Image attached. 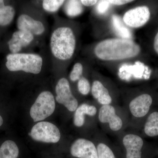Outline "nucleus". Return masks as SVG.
<instances>
[{
	"mask_svg": "<svg viewBox=\"0 0 158 158\" xmlns=\"http://www.w3.org/2000/svg\"><path fill=\"white\" fill-rule=\"evenodd\" d=\"M56 109V102L52 94L44 91L40 94L30 110V116L34 121L44 120L52 115Z\"/></svg>",
	"mask_w": 158,
	"mask_h": 158,
	"instance_id": "7",
	"label": "nucleus"
},
{
	"mask_svg": "<svg viewBox=\"0 0 158 158\" xmlns=\"http://www.w3.org/2000/svg\"><path fill=\"white\" fill-rule=\"evenodd\" d=\"M100 106L96 105L83 103L78 106L74 113L73 122L75 126L81 128L85 126L87 116L98 113Z\"/></svg>",
	"mask_w": 158,
	"mask_h": 158,
	"instance_id": "16",
	"label": "nucleus"
},
{
	"mask_svg": "<svg viewBox=\"0 0 158 158\" xmlns=\"http://www.w3.org/2000/svg\"><path fill=\"white\" fill-rule=\"evenodd\" d=\"M3 119L2 117V116L0 115V127L3 124Z\"/></svg>",
	"mask_w": 158,
	"mask_h": 158,
	"instance_id": "29",
	"label": "nucleus"
},
{
	"mask_svg": "<svg viewBox=\"0 0 158 158\" xmlns=\"http://www.w3.org/2000/svg\"><path fill=\"white\" fill-rule=\"evenodd\" d=\"M141 52L138 44L131 39L110 38L99 43L94 52L98 59L103 61H118L135 58Z\"/></svg>",
	"mask_w": 158,
	"mask_h": 158,
	"instance_id": "1",
	"label": "nucleus"
},
{
	"mask_svg": "<svg viewBox=\"0 0 158 158\" xmlns=\"http://www.w3.org/2000/svg\"><path fill=\"white\" fill-rule=\"evenodd\" d=\"M15 10L11 6H5L4 1L0 0V26L8 25L14 19Z\"/></svg>",
	"mask_w": 158,
	"mask_h": 158,
	"instance_id": "20",
	"label": "nucleus"
},
{
	"mask_svg": "<svg viewBox=\"0 0 158 158\" xmlns=\"http://www.w3.org/2000/svg\"><path fill=\"white\" fill-rule=\"evenodd\" d=\"M19 154L17 144L11 140L5 141L0 147V158H17Z\"/></svg>",
	"mask_w": 158,
	"mask_h": 158,
	"instance_id": "18",
	"label": "nucleus"
},
{
	"mask_svg": "<svg viewBox=\"0 0 158 158\" xmlns=\"http://www.w3.org/2000/svg\"><path fill=\"white\" fill-rule=\"evenodd\" d=\"M64 2L65 1L62 0H44L43 1V8L48 12H56Z\"/></svg>",
	"mask_w": 158,
	"mask_h": 158,
	"instance_id": "22",
	"label": "nucleus"
},
{
	"mask_svg": "<svg viewBox=\"0 0 158 158\" xmlns=\"http://www.w3.org/2000/svg\"><path fill=\"white\" fill-rule=\"evenodd\" d=\"M34 39V35L28 31H15L8 42L9 50L12 54L18 53L23 48L29 45Z\"/></svg>",
	"mask_w": 158,
	"mask_h": 158,
	"instance_id": "13",
	"label": "nucleus"
},
{
	"mask_svg": "<svg viewBox=\"0 0 158 158\" xmlns=\"http://www.w3.org/2000/svg\"><path fill=\"white\" fill-rule=\"evenodd\" d=\"M91 85L88 79L85 77H82L77 82V88L78 91L83 95H87L91 91Z\"/></svg>",
	"mask_w": 158,
	"mask_h": 158,
	"instance_id": "23",
	"label": "nucleus"
},
{
	"mask_svg": "<svg viewBox=\"0 0 158 158\" xmlns=\"http://www.w3.org/2000/svg\"><path fill=\"white\" fill-rule=\"evenodd\" d=\"M91 92L94 98L99 106L117 104L110 89L99 80H94L92 83Z\"/></svg>",
	"mask_w": 158,
	"mask_h": 158,
	"instance_id": "12",
	"label": "nucleus"
},
{
	"mask_svg": "<svg viewBox=\"0 0 158 158\" xmlns=\"http://www.w3.org/2000/svg\"><path fill=\"white\" fill-rule=\"evenodd\" d=\"M133 1L130 0H113V1H109V3L111 5H116V6H122L133 2Z\"/></svg>",
	"mask_w": 158,
	"mask_h": 158,
	"instance_id": "26",
	"label": "nucleus"
},
{
	"mask_svg": "<svg viewBox=\"0 0 158 158\" xmlns=\"http://www.w3.org/2000/svg\"><path fill=\"white\" fill-rule=\"evenodd\" d=\"M143 137L158 136V108L154 107L148 115L140 131Z\"/></svg>",
	"mask_w": 158,
	"mask_h": 158,
	"instance_id": "17",
	"label": "nucleus"
},
{
	"mask_svg": "<svg viewBox=\"0 0 158 158\" xmlns=\"http://www.w3.org/2000/svg\"><path fill=\"white\" fill-rule=\"evenodd\" d=\"M56 100L69 111L74 112L79 106L77 99L72 92L69 82L65 78L59 80L56 87Z\"/></svg>",
	"mask_w": 158,
	"mask_h": 158,
	"instance_id": "9",
	"label": "nucleus"
},
{
	"mask_svg": "<svg viewBox=\"0 0 158 158\" xmlns=\"http://www.w3.org/2000/svg\"><path fill=\"white\" fill-rule=\"evenodd\" d=\"M154 48L156 52L158 55V31L156 34L154 40Z\"/></svg>",
	"mask_w": 158,
	"mask_h": 158,
	"instance_id": "28",
	"label": "nucleus"
},
{
	"mask_svg": "<svg viewBox=\"0 0 158 158\" xmlns=\"http://www.w3.org/2000/svg\"><path fill=\"white\" fill-rule=\"evenodd\" d=\"M154 100L149 93H143L131 98L124 107L130 117L128 128L140 133L144 122L153 109Z\"/></svg>",
	"mask_w": 158,
	"mask_h": 158,
	"instance_id": "3",
	"label": "nucleus"
},
{
	"mask_svg": "<svg viewBox=\"0 0 158 158\" xmlns=\"http://www.w3.org/2000/svg\"><path fill=\"white\" fill-rule=\"evenodd\" d=\"M118 144L124 149L126 158H142L145 149L149 147L140 133L126 130L118 136Z\"/></svg>",
	"mask_w": 158,
	"mask_h": 158,
	"instance_id": "6",
	"label": "nucleus"
},
{
	"mask_svg": "<svg viewBox=\"0 0 158 158\" xmlns=\"http://www.w3.org/2000/svg\"><path fill=\"white\" fill-rule=\"evenodd\" d=\"M82 5L85 6H88V7H90V6H92L96 5L97 3L98 2V1H91V0H82L80 1Z\"/></svg>",
	"mask_w": 158,
	"mask_h": 158,
	"instance_id": "27",
	"label": "nucleus"
},
{
	"mask_svg": "<svg viewBox=\"0 0 158 158\" xmlns=\"http://www.w3.org/2000/svg\"><path fill=\"white\" fill-rule=\"evenodd\" d=\"M83 9L81 2L79 1H67L65 6L66 15L70 17L77 16L83 12Z\"/></svg>",
	"mask_w": 158,
	"mask_h": 158,
	"instance_id": "21",
	"label": "nucleus"
},
{
	"mask_svg": "<svg viewBox=\"0 0 158 158\" xmlns=\"http://www.w3.org/2000/svg\"><path fill=\"white\" fill-rule=\"evenodd\" d=\"M110 5L109 1H98L97 7V10L99 14H103L106 13L110 8Z\"/></svg>",
	"mask_w": 158,
	"mask_h": 158,
	"instance_id": "25",
	"label": "nucleus"
},
{
	"mask_svg": "<svg viewBox=\"0 0 158 158\" xmlns=\"http://www.w3.org/2000/svg\"><path fill=\"white\" fill-rule=\"evenodd\" d=\"M98 118V125L105 134L118 136L129 126L127 110L117 104L100 106Z\"/></svg>",
	"mask_w": 158,
	"mask_h": 158,
	"instance_id": "2",
	"label": "nucleus"
},
{
	"mask_svg": "<svg viewBox=\"0 0 158 158\" xmlns=\"http://www.w3.org/2000/svg\"><path fill=\"white\" fill-rule=\"evenodd\" d=\"M6 59V66L10 71H22L37 74L42 69L43 59L37 54L11 53L7 56Z\"/></svg>",
	"mask_w": 158,
	"mask_h": 158,
	"instance_id": "5",
	"label": "nucleus"
},
{
	"mask_svg": "<svg viewBox=\"0 0 158 158\" xmlns=\"http://www.w3.org/2000/svg\"><path fill=\"white\" fill-rule=\"evenodd\" d=\"M35 141L56 143L60 140V131L55 125L48 122H40L34 125L29 134Z\"/></svg>",
	"mask_w": 158,
	"mask_h": 158,
	"instance_id": "8",
	"label": "nucleus"
},
{
	"mask_svg": "<svg viewBox=\"0 0 158 158\" xmlns=\"http://www.w3.org/2000/svg\"><path fill=\"white\" fill-rule=\"evenodd\" d=\"M71 154L77 158H98L94 141L84 138L76 139L72 144Z\"/></svg>",
	"mask_w": 158,
	"mask_h": 158,
	"instance_id": "11",
	"label": "nucleus"
},
{
	"mask_svg": "<svg viewBox=\"0 0 158 158\" xmlns=\"http://www.w3.org/2000/svg\"><path fill=\"white\" fill-rule=\"evenodd\" d=\"M112 23L113 29L121 38L130 39L131 38V32L125 26V24L121 19V18L114 15L112 16Z\"/></svg>",
	"mask_w": 158,
	"mask_h": 158,
	"instance_id": "19",
	"label": "nucleus"
},
{
	"mask_svg": "<svg viewBox=\"0 0 158 158\" xmlns=\"http://www.w3.org/2000/svg\"><path fill=\"white\" fill-rule=\"evenodd\" d=\"M151 13L146 6H140L127 11L123 15V22L130 27H141L149 21Z\"/></svg>",
	"mask_w": 158,
	"mask_h": 158,
	"instance_id": "10",
	"label": "nucleus"
},
{
	"mask_svg": "<svg viewBox=\"0 0 158 158\" xmlns=\"http://www.w3.org/2000/svg\"><path fill=\"white\" fill-rule=\"evenodd\" d=\"M94 141L96 145L98 158H116L113 149V143L103 132L98 130Z\"/></svg>",
	"mask_w": 158,
	"mask_h": 158,
	"instance_id": "14",
	"label": "nucleus"
},
{
	"mask_svg": "<svg viewBox=\"0 0 158 158\" xmlns=\"http://www.w3.org/2000/svg\"><path fill=\"white\" fill-rule=\"evenodd\" d=\"M76 39L72 29L69 27H60L51 35L50 48L52 54L57 59H70L75 51Z\"/></svg>",
	"mask_w": 158,
	"mask_h": 158,
	"instance_id": "4",
	"label": "nucleus"
},
{
	"mask_svg": "<svg viewBox=\"0 0 158 158\" xmlns=\"http://www.w3.org/2000/svg\"><path fill=\"white\" fill-rule=\"evenodd\" d=\"M17 25L19 30L28 31L34 35H41L45 31L44 26L41 22L26 14L21 15L19 17Z\"/></svg>",
	"mask_w": 158,
	"mask_h": 158,
	"instance_id": "15",
	"label": "nucleus"
},
{
	"mask_svg": "<svg viewBox=\"0 0 158 158\" xmlns=\"http://www.w3.org/2000/svg\"><path fill=\"white\" fill-rule=\"evenodd\" d=\"M83 65L81 63L77 62L74 65L72 70L71 72L69 75V78L72 81H77L83 77Z\"/></svg>",
	"mask_w": 158,
	"mask_h": 158,
	"instance_id": "24",
	"label": "nucleus"
}]
</instances>
